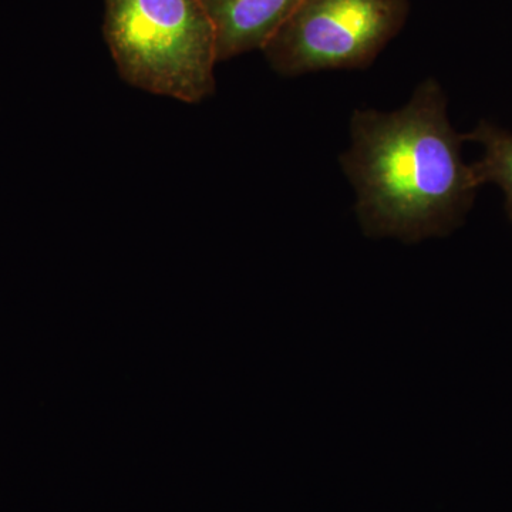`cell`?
Listing matches in <instances>:
<instances>
[{
  "label": "cell",
  "mask_w": 512,
  "mask_h": 512,
  "mask_svg": "<svg viewBox=\"0 0 512 512\" xmlns=\"http://www.w3.org/2000/svg\"><path fill=\"white\" fill-rule=\"evenodd\" d=\"M409 0H302L262 52L282 76L366 69L399 35Z\"/></svg>",
  "instance_id": "3957f363"
},
{
  "label": "cell",
  "mask_w": 512,
  "mask_h": 512,
  "mask_svg": "<svg viewBox=\"0 0 512 512\" xmlns=\"http://www.w3.org/2000/svg\"><path fill=\"white\" fill-rule=\"evenodd\" d=\"M103 35L131 86L188 104L214 93L217 40L201 0H104Z\"/></svg>",
  "instance_id": "7a4b0ae2"
},
{
  "label": "cell",
  "mask_w": 512,
  "mask_h": 512,
  "mask_svg": "<svg viewBox=\"0 0 512 512\" xmlns=\"http://www.w3.org/2000/svg\"><path fill=\"white\" fill-rule=\"evenodd\" d=\"M217 40L218 62L264 50L302 0H201Z\"/></svg>",
  "instance_id": "277c9868"
},
{
  "label": "cell",
  "mask_w": 512,
  "mask_h": 512,
  "mask_svg": "<svg viewBox=\"0 0 512 512\" xmlns=\"http://www.w3.org/2000/svg\"><path fill=\"white\" fill-rule=\"evenodd\" d=\"M350 136L340 164L367 237L413 244L446 237L463 222L478 185L436 80L421 83L403 109L356 110Z\"/></svg>",
  "instance_id": "6da1fadb"
},
{
  "label": "cell",
  "mask_w": 512,
  "mask_h": 512,
  "mask_svg": "<svg viewBox=\"0 0 512 512\" xmlns=\"http://www.w3.org/2000/svg\"><path fill=\"white\" fill-rule=\"evenodd\" d=\"M464 141L484 147L480 161L471 165L478 187L485 183L500 185L505 194V210L512 221V133L481 121L476 130L464 134Z\"/></svg>",
  "instance_id": "5b68a950"
}]
</instances>
